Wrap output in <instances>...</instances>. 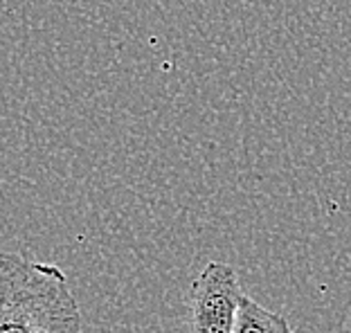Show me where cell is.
Here are the masks:
<instances>
[{"instance_id": "obj_1", "label": "cell", "mask_w": 351, "mask_h": 333, "mask_svg": "<svg viewBox=\"0 0 351 333\" xmlns=\"http://www.w3.org/2000/svg\"><path fill=\"white\" fill-rule=\"evenodd\" d=\"M0 333H82V308L57 264L0 255Z\"/></svg>"}, {"instance_id": "obj_2", "label": "cell", "mask_w": 351, "mask_h": 333, "mask_svg": "<svg viewBox=\"0 0 351 333\" xmlns=\"http://www.w3.org/2000/svg\"><path fill=\"white\" fill-rule=\"evenodd\" d=\"M243 288L228 261H207L189 288V333H234Z\"/></svg>"}, {"instance_id": "obj_3", "label": "cell", "mask_w": 351, "mask_h": 333, "mask_svg": "<svg viewBox=\"0 0 351 333\" xmlns=\"http://www.w3.org/2000/svg\"><path fill=\"white\" fill-rule=\"evenodd\" d=\"M234 333H295V331L282 313L270 311V308L261 306L257 299H252L250 295L243 293L241 304H239Z\"/></svg>"}]
</instances>
